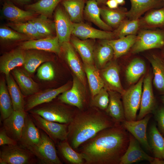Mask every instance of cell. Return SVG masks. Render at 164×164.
Masks as SVG:
<instances>
[{
  "label": "cell",
  "mask_w": 164,
  "mask_h": 164,
  "mask_svg": "<svg viewBox=\"0 0 164 164\" xmlns=\"http://www.w3.org/2000/svg\"><path fill=\"white\" fill-rule=\"evenodd\" d=\"M119 124L102 130L79 147L84 164H119L128 145L129 135Z\"/></svg>",
  "instance_id": "obj_1"
},
{
  "label": "cell",
  "mask_w": 164,
  "mask_h": 164,
  "mask_svg": "<svg viewBox=\"0 0 164 164\" xmlns=\"http://www.w3.org/2000/svg\"><path fill=\"white\" fill-rule=\"evenodd\" d=\"M106 113L93 109L76 113L68 125L67 141L75 150L104 129L117 123Z\"/></svg>",
  "instance_id": "obj_2"
},
{
  "label": "cell",
  "mask_w": 164,
  "mask_h": 164,
  "mask_svg": "<svg viewBox=\"0 0 164 164\" xmlns=\"http://www.w3.org/2000/svg\"><path fill=\"white\" fill-rule=\"evenodd\" d=\"M164 46V29L140 30L131 52L136 54L154 49H161Z\"/></svg>",
  "instance_id": "obj_3"
},
{
  "label": "cell",
  "mask_w": 164,
  "mask_h": 164,
  "mask_svg": "<svg viewBox=\"0 0 164 164\" xmlns=\"http://www.w3.org/2000/svg\"><path fill=\"white\" fill-rule=\"evenodd\" d=\"M144 76L136 84L125 90L121 95L125 120H136L137 113L140 107Z\"/></svg>",
  "instance_id": "obj_4"
},
{
  "label": "cell",
  "mask_w": 164,
  "mask_h": 164,
  "mask_svg": "<svg viewBox=\"0 0 164 164\" xmlns=\"http://www.w3.org/2000/svg\"><path fill=\"white\" fill-rule=\"evenodd\" d=\"M30 112L46 120L66 124L71 121L76 114L65 105L58 104H48Z\"/></svg>",
  "instance_id": "obj_5"
},
{
  "label": "cell",
  "mask_w": 164,
  "mask_h": 164,
  "mask_svg": "<svg viewBox=\"0 0 164 164\" xmlns=\"http://www.w3.org/2000/svg\"><path fill=\"white\" fill-rule=\"evenodd\" d=\"M53 141L46 134L42 132L39 142L27 149L43 163L62 164Z\"/></svg>",
  "instance_id": "obj_6"
},
{
  "label": "cell",
  "mask_w": 164,
  "mask_h": 164,
  "mask_svg": "<svg viewBox=\"0 0 164 164\" xmlns=\"http://www.w3.org/2000/svg\"><path fill=\"white\" fill-rule=\"evenodd\" d=\"M31 118L36 125L54 142L67 140L68 124L50 121L36 114H32Z\"/></svg>",
  "instance_id": "obj_7"
},
{
  "label": "cell",
  "mask_w": 164,
  "mask_h": 164,
  "mask_svg": "<svg viewBox=\"0 0 164 164\" xmlns=\"http://www.w3.org/2000/svg\"><path fill=\"white\" fill-rule=\"evenodd\" d=\"M84 87L75 76L73 78L71 88L62 93L58 98L62 103L82 110L86 101V94Z\"/></svg>",
  "instance_id": "obj_8"
},
{
  "label": "cell",
  "mask_w": 164,
  "mask_h": 164,
  "mask_svg": "<svg viewBox=\"0 0 164 164\" xmlns=\"http://www.w3.org/2000/svg\"><path fill=\"white\" fill-rule=\"evenodd\" d=\"M56 36L60 45L70 42L74 27V23L68 15L59 4L55 10L54 15Z\"/></svg>",
  "instance_id": "obj_9"
},
{
  "label": "cell",
  "mask_w": 164,
  "mask_h": 164,
  "mask_svg": "<svg viewBox=\"0 0 164 164\" xmlns=\"http://www.w3.org/2000/svg\"><path fill=\"white\" fill-rule=\"evenodd\" d=\"M153 74L151 71L144 77L140 111L137 120L141 119L155 108V100L152 88Z\"/></svg>",
  "instance_id": "obj_10"
},
{
  "label": "cell",
  "mask_w": 164,
  "mask_h": 164,
  "mask_svg": "<svg viewBox=\"0 0 164 164\" xmlns=\"http://www.w3.org/2000/svg\"><path fill=\"white\" fill-rule=\"evenodd\" d=\"M119 70L117 62L114 61H111L100 72L104 83V87L108 90L116 91L121 96L125 90L121 83Z\"/></svg>",
  "instance_id": "obj_11"
},
{
  "label": "cell",
  "mask_w": 164,
  "mask_h": 164,
  "mask_svg": "<svg viewBox=\"0 0 164 164\" xmlns=\"http://www.w3.org/2000/svg\"><path fill=\"white\" fill-rule=\"evenodd\" d=\"M32 154L28 149L16 145L4 146L0 151V159L6 164L31 163Z\"/></svg>",
  "instance_id": "obj_12"
},
{
  "label": "cell",
  "mask_w": 164,
  "mask_h": 164,
  "mask_svg": "<svg viewBox=\"0 0 164 164\" xmlns=\"http://www.w3.org/2000/svg\"><path fill=\"white\" fill-rule=\"evenodd\" d=\"M150 116L146 115L142 119L134 121H123L122 125L128 131L148 152H152L146 135V129Z\"/></svg>",
  "instance_id": "obj_13"
},
{
  "label": "cell",
  "mask_w": 164,
  "mask_h": 164,
  "mask_svg": "<svg viewBox=\"0 0 164 164\" xmlns=\"http://www.w3.org/2000/svg\"><path fill=\"white\" fill-rule=\"evenodd\" d=\"M72 35L80 39H112L115 37L113 31L101 30L95 29L83 22L74 23Z\"/></svg>",
  "instance_id": "obj_14"
},
{
  "label": "cell",
  "mask_w": 164,
  "mask_h": 164,
  "mask_svg": "<svg viewBox=\"0 0 164 164\" xmlns=\"http://www.w3.org/2000/svg\"><path fill=\"white\" fill-rule=\"evenodd\" d=\"M70 87V84L67 83L56 88L47 89L31 95L25 104V111L26 112L38 105L51 102L59 94L69 89Z\"/></svg>",
  "instance_id": "obj_15"
},
{
  "label": "cell",
  "mask_w": 164,
  "mask_h": 164,
  "mask_svg": "<svg viewBox=\"0 0 164 164\" xmlns=\"http://www.w3.org/2000/svg\"><path fill=\"white\" fill-rule=\"evenodd\" d=\"M26 114L25 111L14 110L4 120L3 129L9 136L17 141L21 138Z\"/></svg>",
  "instance_id": "obj_16"
},
{
  "label": "cell",
  "mask_w": 164,
  "mask_h": 164,
  "mask_svg": "<svg viewBox=\"0 0 164 164\" xmlns=\"http://www.w3.org/2000/svg\"><path fill=\"white\" fill-rule=\"evenodd\" d=\"M19 48L24 50H34L56 54L60 53L61 50L56 36L23 41L19 44Z\"/></svg>",
  "instance_id": "obj_17"
},
{
  "label": "cell",
  "mask_w": 164,
  "mask_h": 164,
  "mask_svg": "<svg viewBox=\"0 0 164 164\" xmlns=\"http://www.w3.org/2000/svg\"><path fill=\"white\" fill-rule=\"evenodd\" d=\"M139 143L132 135H129L128 145L121 159L119 164H131L143 161L150 162L153 160L154 158L146 153Z\"/></svg>",
  "instance_id": "obj_18"
},
{
  "label": "cell",
  "mask_w": 164,
  "mask_h": 164,
  "mask_svg": "<svg viewBox=\"0 0 164 164\" xmlns=\"http://www.w3.org/2000/svg\"><path fill=\"white\" fill-rule=\"evenodd\" d=\"M1 11L2 15L4 18L14 22H24L31 20L37 14L30 10L20 9L10 0H4Z\"/></svg>",
  "instance_id": "obj_19"
},
{
  "label": "cell",
  "mask_w": 164,
  "mask_h": 164,
  "mask_svg": "<svg viewBox=\"0 0 164 164\" xmlns=\"http://www.w3.org/2000/svg\"><path fill=\"white\" fill-rule=\"evenodd\" d=\"M64 56L68 64L74 73L83 85H86V74L73 46L70 42H64L61 45Z\"/></svg>",
  "instance_id": "obj_20"
},
{
  "label": "cell",
  "mask_w": 164,
  "mask_h": 164,
  "mask_svg": "<svg viewBox=\"0 0 164 164\" xmlns=\"http://www.w3.org/2000/svg\"><path fill=\"white\" fill-rule=\"evenodd\" d=\"M26 50L19 48L5 53L0 57V71L5 75L16 67L23 65Z\"/></svg>",
  "instance_id": "obj_21"
},
{
  "label": "cell",
  "mask_w": 164,
  "mask_h": 164,
  "mask_svg": "<svg viewBox=\"0 0 164 164\" xmlns=\"http://www.w3.org/2000/svg\"><path fill=\"white\" fill-rule=\"evenodd\" d=\"M131 6L127 11V18L130 20L140 19L145 13L164 6L162 0H130Z\"/></svg>",
  "instance_id": "obj_22"
},
{
  "label": "cell",
  "mask_w": 164,
  "mask_h": 164,
  "mask_svg": "<svg viewBox=\"0 0 164 164\" xmlns=\"http://www.w3.org/2000/svg\"><path fill=\"white\" fill-rule=\"evenodd\" d=\"M41 138V133L31 117L26 114L24 125L19 141L21 146L26 149L37 144Z\"/></svg>",
  "instance_id": "obj_23"
},
{
  "label": "cell",
  "mask_w": 164,
  "mask_h": 164,
  "mask_svg": "<svg viewBox=\"0 0 164 164\" xmlns=\"http://www.w3.org/2000/svg\"><path fill=\"white\" fill-rule=\"evenodd\" d=\"M152 70V84L158 92L164 95V59L161 54H152L148 57Z\"/></svg>",
  "instance_id": "obj_24"
},
{
  "label": "cell",
  "mask_w": 164,
  "mask_h": 164,
  "mask_svg": "<svg viewBox=\"0 0 164 164\" xmlns=\"http://www.w3.org/2000/svg\"><path fill=\"white\" fill-rule=\"evenodd\" d=\"M92 39L83 40L74 36H71L70 43L80 55L83 63L94 64V42Z\"/></svg>",
  "instance_id": "obj_25"
},
{
  "label": "cell",
  "mask_w": 164,
  "mask_h": 164,
  "mask_svg": "<svg viewBox=\"0 0 164 164\" xmlns=\"http://www.w3.org/2000/svg\"><path fill=\"white\" fill-rule=\"evenodd\" d=\"M108 91L109 101L105 110L106 113L116 122H122L125 120V118L123 104L121 99V95L115 91Z\"/></svg>",
  "instance_id": "obj_26"
},
{
  "label": "cell",
  "mask_w": 164,
  "mask_h": 164,
  "mask_svg": "<svg viewBox=\"0 0 164 164\" xmlns=\"http://www.w3.org/2000/svg\"><path fill=\"white\" fill-rule=\"evenodd\" d=\"M12 74L23 95H32L39 91V87L27 74L23 70L15 68L12 70Z\"/></svg>",
  "instance_id": "obj_27"
},
{
  "label": "cell",
  "mask_w": 164,
  "mask_h": 164,
  "mask_svg": "<svg viewBox=\"0 0 164 164\" xmlns=\"http://www.w3.org/2000/svg\"><path fill=\"white\" fill-rule=\"evenodd\" d=\"M139 20L141 29H164V6L148 12Z\"/></svg>",
  "instance_id": "obj_28"
},
{
  "label": "cell",
  "mask_w": 164,
  "mask_h": 164,
  "mask_svg": "<svg viewBox=\"0 0 164 164\" xmlns=\"http://www.w3.org/2000/svg\"><path fill=\"white\" fill-rule=\"evenodd\" d=\"M83 65L87 77L92 98L104 86V83L98 68L94 64L83 63Z\"/></svg>",
  "instance_id": "obj_29"
},
{
  "label": "cell",
  "mask_w": 164,
  "mask_h": 164,
  "mask_svg": "<svg viewBox=\"0 0 164 164\" xmlns=\"http://www.w3.org/2000/svg\"><path fill=\"white\" fill-rule=\"evenodd\" d=\"M127 11L123 7L114 9L105 6L100 8L101 15L104 22L111 28L115 29L127 18Z\"/></svg>",
  "instance_id": "obj_30"
},
{
  "label": "cell",
  "mask_w": 164,
  "mask_h": 164,
  "mask_svg": "<svg viewBox=\"0 0 164 164\" xmlns=\"http://www.w3.org/2000/svg\"><path fill=\"white\" fill-rule=\"evenodd\" d=\"M26 50L25 60L23 66L26 72L29 73H33L42 63L50 60V57L48 55L40 50Z\"/></svg>",
  "instance_id": "obj_31"
},
{
  "label": "cell",
  "mask_w": 164,
  "mask_h": 164,
  "mask_svg": "<svg viewBox=\"0 0 164 164\" xmlns=\"http://www.w3.org/2000/svg\"><path fill=\"white\" fill-rule=\"evenodd\" d=\"M136 35H131L114 39L105 41L112 47L114 52V58L116 59L127 53L134 45Z\"/></svg>",
  "instance_id": "obj_32"
},
{
  "label": "cell",
  "mask_w": 164,
  "mask_h": 164,
  "mask_svg": "<svg viewBox=\"0 0 164 164\" xmlns=\"http://www.w3.org/2000/svg\"><path fill=\"white\" fill-rule=\"evenodd\" d=\"M85 0H63L61 3L74 23L82 22Z\"/></svg>",
  "instance_id": "obj_33"
},
{
  "label": "cell",
  "mask_w": 164,
  "mask_h": 164,
  "mask_svg": "<svg viewBox=\"0 0 164 164\" xmlns=\"http://www.w3.org/2000/svg\"><path fill=\"white\" fill-rule=\"evenodd\" d=\"M95 0H89L86 2L84 13L91 22L104 30L111 31L112 28L103 21L100 17V8Z\"/></svg>",
  "instance_id": "obj_34"
},
{
  "label": "cell",
  "mask_w": 164,
  "mask_h": 164,
  "mask_svg": "<svg viewBox=\"0 0 164 164\" xmlns=\"http://www.w3.org/2000/svg\"><path fill=\"white\" fill-rule=\"evenodd\" d=\"M146 70L144 61L138 58L133 59L125 70V77L128 83L132 84L136 83L145 74Z\"/></svg>",
  "instance_id": "obj_35"
},
{
  "label": "cell",
  "mask_w": 164,
  "mask_h": 164,
  "mask_svg": "<svg viewBox=\"0 0 164 164\" xmlns=\"http://www.w3.org/2000/svg\"><path fill=\"white\" fill-rule=\"evenodd\" d=\"M63 0H38L25 6L26 10L45 16L51 17L57 7Z\"/></svg>",
  "instance_id": "obj_36"
},
{
  "label": "cell",
  "mask_w": 164,
  "mask_h": 164,
  "mask_svg": "<svg viewBox=\"0 0 164 164\" xmlns=\"http://www.w3.org/2000/svg\"><path fill=\"white\" fill-rule=\"evenodd\" d=\"M101 43L94 48V61L96 67L102 69L114 57V52L111 46L105 40H102Z\"/></svg>",
  "instance_id": "obj_37"
},
{
  "label": "cell",
  "mask_w": 164,
  "mask_h": 164,
  "mask_svg": "<svg viewBox=\"0 0 164 164\" xmlns=\"http://www.w3.org/2000/svg\"><path fill=\"white\" fill-rule=\"evenodd\" d=\"M8 89L12 99L14 110L25 111L23 94L9 73L5 75Z\"/></svg>",
  "instance_id": "obj_38"
},
{
  "label": "cell",
  "mask_w": 164,
  "mask_h": 164,
  "mask_svg": "<svg viewBox=\"0 0 164 164\" xmlns=\"http://www.w3.org/2000/svg\"><path fill=\"white\" fill-rule=\"evenodd\" d=\"M150 146L155 157L164 158V138L155 124L152 125L149 133Z\"/></svg>",
  "instance_id": "obj_39"
},
{
  "label": "cell",
  "mask_w": 164,
  "mask_h": 164,
  "mask_svg": "<svg viewBox=\"0 0 164 164\" xmlns=\"http://www.w3.org/2000/svg\"><path fill=\"white\" fill-rule=\"evenodd\" d=\"M11 98L5 80L0 82V111L1 117L3 120L9 117L14 111Z\"/></svg>",
  "instance_id": "obj_40"
},
{
  "label": "cell",
  "mask_w": 164,
  "mask_h": 164,
  "mask_svg": "<svg viewBox=\"0 0 164 164\" xmlns=\"http://www.w3.org/2000/svg\"><path fill=\"white\" fill-rule=\"evenodd\" d=\"M39 33L45 37H54L56 34L54 22L43 15L36 16L30 20Z\"/></svg>",
  "instance_id": "obj_41"
},
{
  "label": "cell",
  "mask_w": 164,
  "mask_h": 164,
  "mask_svg": "<svg viewBox=\"0 0 164 164\" xmlns=\"http://www.w3.org/2000/svg\"><path fill=\"white\" fill-rule=\"evenodd\" d=\"M6 25L19 33L26 35L31 39L46 38L39 33L30 20L24 22H9Z\"/></svg>",
  "instance_id": "obj_42"
},
{
  "label": "cell",
  "mask_w": 164,
  "mask_h": 164,
  "mask_svg": "<svg viewBox=\"0 0 164 164\" xmlns=\"http://www.w3.org/2000/svg\"><path fill=\"white\" fill-rule=\"evenodd\" d=\"M58 147L63 157L69 163L71 164H84L82 154L76 151L67 140L60 142Z\"/></svg>",
  "instance_id": "obj_43"
},
{
  "label": "cell",
  "mask_w": 164,
  "mask_h": 164,
  "mask_svg": "<svg viewBox=\"0 0 164 164\" xmlns=\"http://www.w3.org/2000/svg\"><path fill=\"white\" fill-rule=\"evenodd\" d=\"M141 29L139 19L135 20L125 19L113 31L115 38L135 35Z\"/></svg>",
  "instance_id": "obj_44"
},
{
  "label": "cell",
  "mask_w": 164,
  "mask_h": 164,
  "mask_svg": "<svg viewBox=\"0 0 164 164\" xmlns=\"http://www.w3.org/2000/svg\"><path fill=\"white\" fill-rule=\"evenodd\" d=\"M0 39L3 41H24L31 39L29 37L19 33L7 26H1Z\"/></svg>",
  "instance_id": "obj_45"
},
{
  "label": "cell",
  "mask_w": 164,
  "mask_h": 164,
  "mask_svg": "<svg viewBox=\"0 0 164 164\" xmlns=\"http://www.w3.org/2000/svg\"><path fill=\"white\" fill-rule=\"evenodd\" d=\"M109 101V94L108 89L105 87L91 98V104L92 107L98 108L102 110H105Z\"/></svg>",
  "instance_id": "obj_46"
},
{
  "label": "cell",
  "mask_w": 164,
  "mask_h": 164,
  "mask_svg": "<svg viewBox=\"0 0 164 164\" xmlns=\"http://www.w3.org/2000/svg\"><path fill=\"white\" fill-rule=\"evenodd\" d=\"M37 75L40 79L49 81L55 77L54 70L51 63L49 61L44 63L38 68Z\"/></svg>",
  "instance_id": "obj_47"
},
{
  "label": "cell",
  "mask_w": 164,
  "mask_h": 164,
  "mask_svg": "<svg viewBox=\"0 0 164 164\" xmlns=\"http://www.w3.org/2000/svg\"><path fill=\"white\" fill-rule=\"evenodd\" d=\"M17 141L8 135L5 131L2 129L0 132V145H17Z\"/></svg>",
  "instance_id": "obj_48"
},
{
  "label": "cell",
  "mask_w": 164,
  "mask_h": 164,
  "mask_svg": "<svg viewBox=\"0 0 164 164\" xmlns=\"http://www.w3.org/2000/svg\"><path fill=\"white\" fill-rule=\"evenodd\" d=\"M155 117L159 127L164 133V107H161L158 109Z\"/></svg>",
  "instance_id": "obj_49"
},
{
  "label": "cell",
  "mask_w": 164,
  "mask_h": 164,
  "mask_svg": "<svg viewBox=\"0 0 164 164\" xmlns=\"http://www.w3.org/2000/svg\"><path fill=\"white\" fill-rule=\"evenodd\" d=\"M106 4L109 8L114 9L118 8V4L115 0H107Z\"/></svg>",
  "instance_id": "obj_50"
},
{
  "label": "cell",
  "mask_w": 164,
  "mask_h": 164,
  "mask_svg": "<svg viewBox=\"0 0 164 164\" xmlns=\"http://www.w3.org/2000/svg\"><path fill=\"white\" fill-rule=\"evenodd\" d=\"M13 3H15L20 5H25L30 4L32 3V0H10Z\"/></svg>",
  "instance_id": "obj_51"
},
{
  "label": "cell",
  "mask_w": 164,
  "mask_h": 164,
  "mask_svg": "<svg viewBox=\"0 0 164 164\" xmlns=\"http://www.w3.org/2000/svg\"><path fill=\"white\" fill-rule=\"evenodd\" d=\"M150 163L151 164H164V160L155 157Z\"/></svg>",
  "instance_id": "obj_52"
},
{
  "label": "cell",
  "mask_w": 164,
  "mask_h": 164,
  "mask_svg": "<svg viewBox=\"0 0 164 164\" xmlns=\"http://www.w3.org/2000/svg\"><path fill=\"white\" fill-rule=\"evenodd\" d=\"M119 5H123L125 3V0H115Z\"/></svg>",
  "instance_id": "obj_53"
},
{
  "label": "cell",
  "mask_w": 164,
  "mask_h": 164,
  "mask_svg": "<svg viewBox=\"0 0 164 164\" xmlns=\"http://www.w3.org/2000/svg\"><path fill=\"white\" fill-rule=\"evenodd\" d=\"M98 2V3L102 4H106L107 0H95Z\"/></svg>",
  "instance_id": "obj_54"
},
{
  "label": "cell",
  "mask_w": 164,
  "mask_h": 164,
  "mask_svg": "<svg viewBox=\"0 0 164 164\" xmlns=\"http://www.w3.org/2000/svg\"><path fill=\"white\" fill-rule=\"evenodd\" d=\"M161 50L160 54L162 57L164 59V46L161 49Z\"/></svg>",
  "instance_id": "obj_55"
},
{
  "label": "cell",
  "mask_w": 164,
  "mask_h": 164,
  "mask_svg": "<svg viewBox=\"0 0 164 164\" xmlns=\"http://www.w3.org/2000/svg\"><path fill=\"white\" fill-rule=\"evenodd\" d=\"M161 99L163 104L164 105V95H163L161 97Z\"/></svg>",
  "instance_id": "obj_56"
},
{
  "label": "cell",
  "mask_w": 164,
  "mask_h": 164,
  "mask_svg": "<svg viewBox=\"0 0 164 164\" xmlns=\"http://www.w3.org/2000/svg\"><path fill=\"white\" fill-rule=\"evenodd\" d=\"M35 2L38 1V0H33Z\"/></svg>",
  "instance_id": "obj_57"
},
{
  "label": "cell",
  "mask_w": 164,
  "mask_h": 164,
  "mask_svg": "<svg viewBox=\"0 0 164 164\" xmlns=\"http://www.w3.org/2000/svg\"><path fill=\"white\" fill-rule=\"evenodd\" d=\"M164 2V0H162Z\"/></svg>",
  "instance_id": "obj_58"
},
{
  "label": "cell",
  "mask_w": 164,
  "mask_h": 164,
  "mask_svg": "<svg viewBox=\"0 0 164 164\" xmlns=\"http://www.w3.org/2000/svg\"><path fill=\"white\" fill-rule=\"evenodd\" d=\"M163 159L164 160V159Z\"/></svg>",
  "instance_id": "obj_59"
}]
</instances>
